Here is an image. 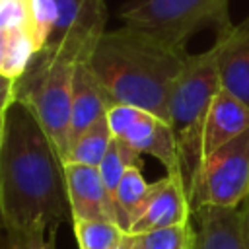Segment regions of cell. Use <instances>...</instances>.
<instances>
[{"mask_svg": "<svg viewBox=\"0 0 249 249\" xmlns=\"http://www.w3.org/2000/svg\"><path fill=\"white\" fill-rule=\"evenodd\" d=\"M68 196L62 163L31 111L14 103L0 148V228L10 249H37L56 239Z\"/></svg>", "mask_w": 249, "mask_h": 249, "instance_id": "6da1fadb", "label": "cell"}, {"mask_svg": "<svg viewBox=\"0 0 249 249\" xmlns=\"http://www.w3.org/2000/svg\"><path fill=\"white\" fill-rule=\"evenodd\" d=\"M185 60V51L123 23L101 35L88 64L111 105H132L169 123V95Z\"/></svg>", "mask_w": 249, "mask_h": 249, "instance_id": "7a4b0ae2", "label": "cell"}, {"mask_svg": "<svg viewBox=\"0 0 249 249\" xmlns=\"http://www.w3.org/2000/svg\"><path fill=\"white\" fill-rule=\"evenodd\" d=\"M222 89L218 74V49L212 45L198 54H187L169 95V124L177 144L179 173L189 196L202 165V132L212 99Z\"/></svg>", "mask_w": 249, "mask_h": 249, "instance_id": "3957f363", "label": "cell"}, {"mask_svg": "<svg viewBox=\"0 0 249 249\" xmlns=\"http://www.w3.org/2000/svg\"><path fill=\"white\" fill-rule=\"evenodd\" d=\"M78 62L64 51L43 49L23 76L16 80V101L37 119L60 163L70 146L72 82Z\"/></svg>", "mask_w": 249, "mask_h": 249, "instance_id": "277c9868", "label": "cell"}, {"mask_svg": "<svg viewBox=\"0 0 249 249\" xmlns=\"http://www.w3.org/2000/svg\"><path fill=\"white\" fill-rule=\"evenodd\" d=\"M228 2L230 0H132L123 6L119 18L124 25L171 49L185 51L187 41L200 29L212 27L218 37L233 27Z\"/></svg>", "mask_w": 249, "mask_h": 249, "instance_id": "5b68a950", "label": "cell"}, {"mask_svg": "<svg viewBox=\"0 0 249 249\" xmlns=\"http://www.w3.org/2000/svg\"><path fill=\"white\" fill-rule=\"evenodd\" d=\"M249 196V128L212 152L200 165L191 208H239Z\"/></svg>", "mask_w": 249, "mask_h": 249, "instance_id": "8992f818", "label": "cell"}, {"mask_svg": "<svg viewBox=\"0 0 249 249\" xmlns=\"http://www.w3.org/2000/svg\"><path fill=\"white\" fill-rule=\"evenodd\" d=\"M107 121L115 138L128 144L140 156L156 158L167 173H179L177 144L167 121L132 105H111Z\"/></svg>", "mask_w": 249, "mask_h": 249, "instance_id": "52a82bcc", "label": "cell"}, {"mask_svg": "<svg viewBox=\"0 0 249 249\" xmlns=\"http://www.w3.org/2000/svg\"><path fill=\"white\" fill-rule=\"evenodd\" d=\"M54 25L45 49H58L76 60H88L107 31L105 0H53Z\"/></svg>", "mask_w": 249, "mask_h": 249, "instance_id": "ba28073f", "label": "cell"}, {"mask_svg": "<svg viewBox=\"0 0 249 249\" xmlns=\"http://www.w3.org/2000/svg\"><path fill=\"white\" fill-rule=\"evenodd\" d=\"M35 8L37 0H0V74L14 80L45 47Z\"/></svg>", "mask_w": 249, "mask_h": 249, "instance_id": "9c48e42d", "label": "cell"}, {"mask_svg": "<svg viewBox=\"0 0 249 249\" xmlns=\"http://www.w3.org/2000/svg\"><path fill=\"white\" fill-rule=\"evenodd\" d=\"M193 208L179 173H165L160 181L152 183L148 200L144 202L138 218L130 226L132 235L146 233L160 228L181 226L191 222Z\"/></svg>", "mask_w": 249, "mask_h": 249, "instance_id": "30bf717a", "label": "cell"}, {"mask_svg": "<svg viewBox=\"0 0 249 249\" xmlns=\"http://www.w3.org/2000/svg\"><path fill=\"white\" fill-rule=\"evenodd\" d=\"M62 173H64V187H66L72 222H80V220L115 222L113 196L103 185L97 167L80 165V163H62Z\"/></svg>", "mask_w": 249, "mask_h": 249, "instance_id": "8fae6325", "label": "cell"}, {"mask_svg": "<svg viewBox=\"0 0 249 249\" xmlns=\"http://www.w3.org/2000/svg\"><path fill=\"white\" fill-rule=\"evenodd\" d=\"M222 89L249 107V18L214 41Z\"/></svg>", "mask_w": 249, "mask_h": 249, "instance_id": "7c38bea8", "label": "cell"}, {"mask_svg": "<svg viewBox=\"0 0 249 249\" xmlns=\"http://www.w3.org/2000/svg\"><path fill=\"white\" fill-rule=\"evenodd\" d=\"M111 101L91 72L88 60H80L74 70L72 82V109H70V142L86 128L95 124L107 115Z\"/></svg>", "mask_w": 249, "mask_h": 249, "instance_id": "4fadbf2b", "label": "cell"}, {"mask_svg": "<svg viewBox=\"0 0 249 249\" xmlns=\"http://www.w3.org/2000/svg\"><path fill=\"white\" fill-rule=\"evenodd\" d=\"M249 128V107L241 103L237 97L220 89L212 99L204 132H202V161L222 148L226 142L233 140L241 132Z\"/></svg>", "mask_w": 249, "mask_h": 249, "instance_id": "5bb4252c", "label": "cell"}, {"mask_svg": "<svg viewBox=\"0 0 249 249\" xmlns=\"http://www.w3.org/2000/svg\"><path fill=\"white\" fill-rule=\"evenodd\" d=\"M193 249H245L239 208L198 206L193 210Z\"/></svg>", "mask_w": 249, "mask_h": 249, "instance_id": "9a60e30c", "label": "cell"}, {"mask_svg": "<svg viewBox=\"0 0 249 249\" xmlns=\"http://www.w3.org/2000/svg\"><path fill=\"white\" fill-rule=\"evenodd\" d=\"M152 191V183H148L142 175V167L134 165L126 169L119 187L113 193L115 206V222L123 231H130V226L138 218L144 202L148 200Z\"/></svg>", "mask_w": 249, "mask_h": 249, "instance_id": "2e32d148", "label": "cell"}, {"mask_svg": "<svg viewBox=\"0 0 249 249\" xmlns=\"http://www.w3.org/2000/svg\"><path fill=\"white\" fill-rule=\"evenodd\" d=\"M111 142H113V132L105 115L70 142L62 163H80V165L97 167L103 156L107 154Z\"/></svg>", "mask_w": 249, "mask_h": 249, "instance_id": "e0dca14e", "label": "cell"}, {"mask_svg": "<svg viewBox=\"0 0 249 249\" xmlns=\"http://www.w3.org/2000/svg\"><path fill=\"white\" fill-rule=\"evenodd\" d=\"M134 165L142 167V156L136 150H132L128 144H124L123 140L113 136V142H111L107 154L103 156L101 163L97 165L101 181L107 187V191L111 193V196H113L115 189L119 187V183H121L123 175L126 173V169H130Z\"/></svg>", "mask_w": 249, "mask_h": 249, "instance_id": "ac0fdd59", "label": "cell"}, {"mask_svg": "<svg viewBox=\"0 0 249 249\" xmlns=\"http://www.w3.org/2000/svg\"><path fill=\"white\" fill-rule=\"evenodd\" d=\"M126 231L111 220H80L74 222L78 249H115Z\"/></svg>", "mask_w": 249, "mask_h": 249, "instance_id": "d6986e66", "label": "cell"}, {"mask_svg": "<svg viewBox=\"0 0 249 249\" xmlns=\"http://www.w3.org/2000/svg\"><path fill=\"white\" fill-rule=\"evenodd\" d=\"M195 239L193 222L169 226L134 235V249H191Z\"/></svg>", "mask_w": 249, "mask_h": 249, "instance_id": "ffe728a7", "label": "cell"}, {"mask_svg": "<svg viewBox=\"0 0 249 249\" xmlns=\"http://www.w3.org/2000/svg\"><path fill=\"white\" fill-rule=\"evenodd\" d=\"M14 103H16V80L6 74H0V117H4Z\"/></svg>", "mask_w": 249, "mask_h": 249, "instance_id": "44dd1931", "label": "cell"}, {"mask_svg": "<svg viewBox=\"0 0 249 249\" xmlns=\"http://www.w3.org/2000/svg\"><path fill=\"white\" fill-rule=\"evenodd\" d=\"M239 224H241V237H243L245 249H249V196L239 206Z\"/></svg>", "mask_w": 249, "mask_h": 249, "instance_id": "7402d4cb", "label": "cell"}, {"mask_svg": "<svg viewBox=\"0 0 249 249\" xmlns=\"http://www.w3.org/2000/svg\"><path fill=\"white\" fill-rule=\"evenodd\" d=\"M115 249H134V235L132 233H124Z\"/></svg>", "mask_w": 249, "mask_h": 249, "instance_id": "603a6c76", "label": "cell"}, {"mask_svg": "<svg viewBox=\"0 0 249 249\" xmlns=\"http://www.w3.org/2000/svg\"><path fill=\"white\" fill-rule=\"evenodd\" d=\"M4 136H6V115L0 117V148L4 144Z\"/></svg>", "mask_w": 249, "mask_h": 249, "instance_id": "cb8c5ba5", "label": "cell"}, {"mask_svg": "<svg viewBox=\"0 0 249 249\" xmlns=\"http://www.w3.org/2000/svg\"><path fill=\"white\" fill-rule=\"evenodd\" d=\"M37 249H56V239H51V241L43 243V245H41V247H37Z\"/></svg>", "mask_w": 249, "mask_h": 249, "instance_id": "d4e9b609", "label": "cell"}, {"mask_svg": "<svg viewBox=\"0 0 249 249\" xmlns=\"http://www.w3.org/2000/svg\"><path fill=\"white\" fill-rule=\"evenodd\" d=\"M191 249H193V247H191Z\"/></svg>", "mask_w": 249, "mask_h": 249, "instance_id": "484cf974", "label": "cell"}]
</instances>
